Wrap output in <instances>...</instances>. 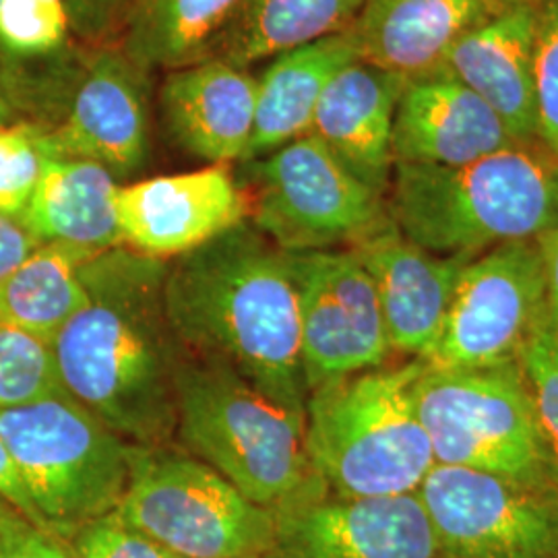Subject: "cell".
Listing matches in <instances>:
<instances>
[{
	"mask_svg": "<svg viewBox=\"0 0 558 558\" xmlns=\"http://www.w3.org/2000/svg\"><path fill=\"white\" fill-rule=\"evenodd\" d=\"M168 260L129 246L83 265L87 302L52 339L64 391L129 445L177 435L179 341L166 315Z\"/></svg>",
	"mask_w": 558,
	"mask_h": 558,
	"instance_id": "obj_1",
	"label": "cell"
},
{
	"mask_svg": "<svg viewBox=\"0 0 558 558\" xmlns=\"http://www.w3.org/2000/svg\"><path fill=\"white\" fill-rule=\"evenodd\" d=\"M163 304L184 354L230 366L306 416L296 283L288 255L251 221L168 263Z\"/></svg>",
	"mask_w": 558,
	"mask_h": 558,
	"instance_id": "obj_2",
	"label": "cell"
},
{
	"mask_svg": "<svg viewBox=\"0 0 558 558\" xmlns=\"http://www.w3.org/2000/svg\"><path fill=\"white\" fill-rule=\"evenodd\" d=\"M387 195L389 218L410 242L478 257L557 228L558 160L534 145L463 166L396 161Z\"/></svg>",
	"mask_w": 558,
	"mask_h": 558,
	"instance_id": "obj_3",
	"label": "cell"
},
{
	"mask_svg": "<svg viewBox=\"0 0 558 558\" xmlns=\"http://www.w3.org/2000/svg\"><path fill=\"white\" fill-rule=\"evenodd\" d=\"M422 360L325 383L306 399L304 442L315 478L343 499L418 493L437 465L420 422Z\"/></svg>",
	"mask_w": 558,
	"mask_h": 558,
	"instance_id": "obj_4",
	"label": "cell"
},
{
	"mask_svg": "<svg viewBox=\"0 0 558 558\" xmlns=\"http://www.w3.org/2000/svg\"><path fill=\"white\" fill-rule=\"evenodd\" d=\"M177 437L246 499L269 511L323 488L304 442V414L265 396L230 366L182 352Z\"/></svg>",
	"mask_w": 558,
	"mask_h": 558,
	"instance_id": "obj_5",
	"label": "cell"
},
{
	"mask_svg": "<svg viewBox=\"0 0 558 558\" xmlns=\"http://www.w3.org/2000/svg\"><path fill=\"white\" fill-rule=\"evenodd\" d=\"M420 422L435 461L555 495L557 482L536 405L519 362L493 368H422Z\"/></svg>",
	"mask_w": 558,
	"mask_h": 558,
	"instance_id": "obj_6",
	"label": "cell"
},
{
	"mask_svg": "<svg viewBox=\"0 0 558 558\" xmlns=\"http://www.w3.org/2000/svg\"><path fill=\"white\" fill-rule=\"evenodd\" d=\"M0 437L57 538L119 509L129 484V442L69 393L0 410Z\"/></svg>",
	"mask_w": 558,
	"mask_h": 558,
	"instance_id": "obj_7",
	"label": "cell"
},
{
	"mask_svg": "<svg viewBox=\"0 0 558 558\" xmlns=\"http://www.w3.org/2000/svg\"><path fill=\"white\" fill-rule=\"evenodd\" d=\"M117 511L174 557L260 558L276 546L274 511L168 445H129V484Z\"/></svg>",
	"mask_w": 558,
	"mask_h": 558,
	"instance_id": "obj_8",
	"label": "cell"
},
{
	"mask_svg": "<svg viewBox=\"0 0 558 558\" xmlns=\"http://www.w3.org/2000/svg\"><path fill=\"white\" fill-rule=\"evenodd\" d=\"M248 163V221L283 253L352 248L391 218L385 197L304 135Z\"/></svg>",
	"mask_w": 558,
	"mask_h": 558,
	"instance_id": "obj_9",
	"label": "cell"
},
{
	"mask_svg": "<svg viewBox=\"0 0 558 558\" xmlns=\"http://www.w3.org/2000/svg\"><path fill=\"white\" fill-rule=\"evenodd\" d=\"M546 313V279L536 240L495 246L470 260L426 366L493 368L518 362Z\"/></svg>",
	"mask_w": 558,
	"mask_h": 558,
	"instance_id": "obj_10",
	"label": "cell"
},
{
	"mask_svg": "<svg viewBox=\"0 0 558 558\" xmlns=\"http://www.w3.org/2000/svg\"><path fill=\"white\" fill-rule=\"evenodd\" d=\"M296 283L308 393L385 366L391 354L373 278L352 248L286 253Z\"/></svg>",
	"mask_w": 558,
	"mask_h": 558,
	"instance_id": "obj_11",
	"label": "cell"
},
{
	"mask_svg": "<svg viewBox=\"0 0 558 558\" xmlns=\"http://www.w3.org/2000/svg\"><path fill=\"white\" fill-rule=\"evenodd\" d=\"M418 497L447 558H558V497L435 465Z\"/></svg>",
	"mask_w": 558,
	"mask_h": 558,
	"instance_id": "obj_12",
	"label": "cell"
},
{
	"mask_svg": "<svg viewBox=\"0 0 558 558\" xmlns=\"http://www.w3.org/2000/svg\"><path fill=\"white\" fill-rule=\"evenodd\" d=\"M274 518L279 558H447L418 493L343 499L319 488Z\"/></svg>",
	"mask_w": 558,
	"mask_h": 558,
	"instance_id": "obj_13",
	"label": "cell"
},
{
	"mask_svg": "<svg viewBox=\"0 0 558 558\" xmlns=\"http://www.w3.org/2000/svg\"><path fill=\"white\" fill-rule=\"evenodd\" d=\"M124 246L154 259L182 257L248 220V199L230 166L120 184Z\"/></svg>",
	"mask_w": 558,
	"mask_h": 558,
	"instance_id": "obj_14",
	"label": "cell"
},
{
	"mask_svg": "<svg viewBox=\"0 0 558 558\" xmlns=\"http://www.w3.org/2000/svg\"><path fill=\"white\" fill-rule=\"evenodd\" d=\"M89 57L64 0H0V96L17 119L54 129Z\"/></svg>",
	"mask_w": 558,
	"mask_h": 558,
	"instance_id": "obj_15",
	"label": "cell"
},
{
	"mask_svg": "<svg viewBox=\"0 0 558 558\" xmlns=\"http://www.w3.org/2000/svg\"><path fill=\"white\" fill-rule=\"evenodd\" d=\"M54 158H81L117 179L140 170L149 151L147 73L119 46L94 50L66 114L46 131Z\"/></svg>",
	"mask_w": 558,
	"mask_h": 558,
	"instance_id": "obj_16",
	"label": "cell"
},
{
	"mask_svg": "<svg viewBox=\"0 0 558 558\" xmlns=\"http://www.w3.org/2000/svg\"><path fill=\"white\" fill-rule=\"evenodd\" d=\"M373 278L391 352L433 356L470 255H435L405 239L393 221L352 246Z\"/></svg>",
	"mask_w": 558,
	"mask_h": 558,
	"instance_id": "obj_17",
	"label": "cell"
},
{
	"mask_svg": "<svg viewBox=\"0 0 558 558\" xmlns=\"http://www.w3.org/2000/svg\"><path fill=\"white\" fill-rule=\"evenodd\" d=\"M391 147L401 163L463 166L523 145L486 101L439 71L405 85Z\"/></svg>",
	"mask_w": 558,
	"mask_h": 558,
	"instance_id": "obj_18",
	"label": "cell"
},
{
	"mask_svg": "<svg viewBox=\"0 0 558 558\" xmlns=\"http://www.w3.org/2000/svg\"><path fill=\"white\" fill-rule=\"evenodd\" d=\"M538 15L527 2L490 15L459 38L440 69L486 101L523 147L538 145L534 92Z\"/></svg>",
	"mask_w": 558,
	"mask_h": 558,
	"instance_id": "obj_19",
	"label": "cell"
},
{
	"mask_svg": "<svg viewBox=\"0 0 558 558\" xmlns=\"http://www.w3.org/2000/svg\"><path fill=\"white\" fill-rule=\"evenodd\" d=\"M257 101V77L221 57L170 71L160 92L170 133L191 156L211 166L246 156Z\"/></svg>",
	"mask_w": 558,
	"mask_h": 558,
	"instance_id": "obj_20",
	"label": "cell"
},
{
	"mask_svg": "<svg viewBox=\"0 0 558 558\" xmlns=\"http://www.w3.org/2000/svg\"><path fill=\"white\" fill-rule=\"evenodd\" d=\"M408 81L354 60L320 96L311 135L364 184L387 195L393 174V120Z\"/></svg>",
	"mask_w": 558,
	"mask_h": 558,
	"instance_id": "obj_21",
	"label": "cell"
},
{
	"mask_svg": "<svg viewBox=\"0 0 558 558\" xmlns=\"http://www.w3.org/2000/svg\"><path fill=\"white\" fill-rule=\"evenodd\" d=\"M488 17L480 0H364L348 32L359 60L410 83L437 75L459 38Z\"/></svg>",
	"mask_w": 558,
	"mask_h": 558,
	"instance_id": "obj_22",
	"label": "cell"
},
{
	"mask_svg": "<svg viewBox=\"0 0 558 558\" xmlns=\"http://www.w3.org/2000/svg\"><path fill=\"white\" fill-rule=\"evenodd\" d=\"M354 60L359 57L348 29L267 60L255 75V124L242 163L311 135L325 87Z\"/></svg>",
	"mask_w": 558,
	"mask_h": 558,
	"instance_id": "obj_23",
	"label": "cell"
},
{
	"mask_svg": "<svg viewBox=\"0 0 558 558\" xmlns=\"http://www.w3.org/2000/svg\"><path fill=\"white\" fill-rule=\"evenodd\" d=\"M117 177L81 158H48L21 223L40 244L60 242L87 251L122 246Z\"/></svg>",
	"mask_w": 558,
	"mask_h": 558,
	"instance_id": "obj_24",
	"label": "cell"
},
{
	"mask_svg": "<svg viewBox=\"0 0 558 558\" xmlns=\"http://www.w3.org/2000/svg\"><path fill=\"white\" fill-rule=\"evenodd\" d=\"M244 0H135L120 50L145 73L218 57Z\"/></svg>",
	"mask_w": 558,
	"mask_h": 558,
	"instance_id": "obj_25",
	"label": "cell"
},
{
	"mask_svg": "<svg viewBox=\"0 0 558 558\" xmlns=\"http://www.w3.org/2000/svg\"><path fill=\"white\" fill-rule=\"evenodd\" d=\"M100 251L40 244L0 288V320L52 343L87 302L83 265Z\"/></svg>",
	"mask_w": 558,
	"mask_h": 558,
	"instance_id": "obj_26",
	"label": "cell"
},
{
	"mask_svg": "<svg viewBox=\"0 0 558 558\" xmlns=\"http://www.w3.org/2000/svg\"><path fill=\"white\" fill-rule=\"evenodd\" d=\"M364 0H244L218 57L251 69L350 29Z\"/></svg>",
	"mask_w": 558,
	"mask_h": 558,
	"instance_id": "obj_27",
	"label": "cell"
},
{
	"mask_svg": "<svg viewBox=\"0 0 558 558\" xmlns=\"http://www.w3.org/2000/svg\"><path fill=\"white\" fill-rule=\"evenodd\" d=\"M62 393L52 343L0 320V410Z\"/></svg>",
	"mask_w": 558,
	"mask_h": 558,
	"instance_id": "obj_28",
	"label": "cell"
},
{
	"mask_svg": "<svg viewBox=\"0 0 558 558\" xmlns=\"http://www.w3.org/2000/svg\"><path fill=\"white\" fill-rule=\"evenodd\" d=\"M46 131L17 120L0 129V214L21 220L40 182L48 158H54Z\"/></svg>",
	"mask_w": 558,
	"mask_h": 558,
	"instance_id": "obj_29",
	"label": "cell"
},
{
	"mask_svg": "<svg viewBox=\"0 0 558 558\" xmlns=\"http://www.w3.org/2000/svg\"><path fill=\"white\" fill-rule=\"evenodd\" d=\"M558 488V329L542 317L519 354Z\"/></svg>",
	"mask_w": 558,
	"mask_h": 558,
	"instance_id": "obj_30",
	"label": "cell"
},
{
	"mask_svg": "<svg viewBox=\"0 0 558 558\" xmlns=\"http://www.w3.org/2000/svg\"><path fill=\"white\" fill-rule=\"evenodd\" d=\"M534 92L538 145L558 160V4L538 9Z\"/></svg>",
	"mask_w": 558,
	"mask_h": 558,
	"instance_id": "obj_31",
	"label": "cell"
},
{
	"mask_svg": "<svg viewBox=\"0 0 558 558\" xmlns=\"http://www.w3.org/2000/svg\"><path fill=\"white\" fill-rule=\"evenodd\" d=\"M66 544L75 558H172L158 542L120 518L119 511L83 525Z\"/></svg>",
	"mask_w": 558,
	"mask_h": 558,
	"instance_id": "obj_32",
	"label": "cell"
},
{
	"mask_svg": "<svg viewBox=\"0 0 558 558\" xmlns=\"http://www.w3.org/2000/svg\"><path fill=\"white\" fill-rule=\"evenodd\" d=\"M73 34L89 52L117 46L135 0H64Z\"/></svg>",
	"mask_w": 558,
	"mask_h": 558,
	"instance_id": "obj_33",
	"label": "cell"
},
{
	"mask_svg": "<svg viewBox=\"0 0 558 558\" xmlns=\"http://www.w3.org/2000/svg\"><path fill=\"white\" fill-rule=\"evenodd\" d=\"M0 558H75L69 544L0 499Z\"/></svg>",
	"mask_w": 558,
	"mask_h": 558,
	"instance_id": "obj_34",
	"label": "cell"
},
{
	"mask_svg": "<svg viewBox=\"0 0 558 558\" xmlns=\"http://www.w3.org/2000/svg\"><path fill=\"white\" fill-rule=\"evenodd\" d=\"M38 246L40 242L27 232L20 220L0 214V288Z\"/></svg>",
	"mask_w": 558,
	"mask_h": 558,
	"instance_id": "obj_35",
	"label": "cell"
},
{
	"mask_svg": "<svg viewBox=\"0 0 558 558\" xmlns=\"http://www.w3.org/2000/svg\"><path fill=\"white\" fill-rule=\"evenodd\" d=\"M0 499L9 502L15 511H20L23 518L29 519L32 523H36V525H40L41 530H46L40 513H38V509L32 500V495L27 490V484L21 476L20 468H17V463L11 456L9 447L4 445L2 437H0Z\"/></svg>",
	"mask_w": 558,
	"mask_h": 558,
	"instance_id": "obj_36",
	"label": "cell"
},
{
	"mask_svg": "<svg viewBox=\"0 0 558 558\" xmlns=\"http://www.w3.org/2000/svg\"><path fill=\"white\" fill-rule=\"evenodd\" d=\"M546 279V320L558 329V226L536 239Z\"/></svg>",
	"mask_w": 558,
	"mask_h": 558,
	"instance_id": "obj_37",
	"label": "cell"
},
{
	"mask_svg": "<svg viewBox=\"0 0 558 558\" xmlns=\"http://www.w3.org/2000/svg\"><path fill=\"white\" fill-rule=\"evenodd\" d=\"M484 4V9L490 13V15H499L502 11H507L509 7H513L518 0H480Z\"/></svg>",
	"mask_w": 558,
	"mask_h": 558,
	"instance_id": "obj_38",
	"label": "cell"
},
{
	"mask_svg": "<svg viewBox=\"0 0 558 558\" xmlns=\"http://www.w3.org/2000/svg\"><path fill=\"white\" fill-rule=\"evenodd\" d=\"M17 120L20 119H17V114L13 112V108L0 96V129L13 124V122H17Z\"/></svg>",
	"mask_w": 558,
	"mask_h": 558,
	"instance_id": "obj_39",
	"label": "cell"
},
{
	"mask_svg": "<svg viewBox=\"0 0 558 558\" xmlns=\"http://www.w3.org/2000/svg\"><path fill=\"white\" fill-rule=\"evenodd\" d=\"M518 2H527V4H534L536 9L548 7V4H558V0H518Z\"/></svg>",
	"mask_w": 558,
	"mask_h": 558,
	"instance_id": "obj_40",
	"label": "cell"
},
{
	"mask_svg": "<svg viewBox=\"0 0 558 558\" xmlns=\"http://www.w3.org/2000/svg\"><path fill=\"white\" fill-rule=\"evenodd\" d=\"M260 558H279L278 555H276V553H274V550H271V553H269V555H265V557H260Z\"/></svg>",
	"mask_w": 558,
	"mask_h": 558,
	"instance_id": "obj_41",
	"label": "cell"
},
{
	"mask_svg": "<svg viewBox=\"0 0 558 558\" xmlns=\"http://www.w3.org/2000/svg\"><path fill=\"white\" fill-rule=\"evenodd\" d=\"M172 558H180V557H174V555H172Z\"/></svg>",
	"mask_w": 558,
	"mask_h": 558,
	"instance_id": "obj_42",
	"label": "cell"
}]
</instances>
